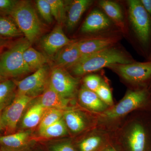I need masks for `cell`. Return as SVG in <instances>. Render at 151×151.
Wrapping results in <instances>:
<instances>
[{"instance_id": "obj_3", "label": "cell", "mask_w": 151, "mask_h": 151, "mask_svg": "<svg viewBox=\"0 0 151 151\" xmlns=\"http://www.w3.org/2000/svg\"><path fill=\"white\" fill-rule=\"evenodd\" d=\"M10 16L30 43L41 34L42 25L29 1H18Z\"/></svg>"}, {"instance_id": "obj_12", "label": "cell", "mask_w": 151, "mask_h": 151, "mask_svg": "<svg viewBox=\"0 0 151 151\" xmlns=\"http://www.w3.org/2000/svg\"><path fill=\"white\" fill-rule=\"evenodd\" d=\"M81 58L78 42L73 41L63 47L54 56L56 67L65 69L72 67Z\"/></svg>"}, {"instance_id": "obj_21", "label": "cell", "mask_w": 151, "mask_h": 151, "mask_svg": "<svg viewBox=\"0 0 151 151\" xmlns=\"http://www.w3.org/2000/svg\"><path fill=\"white\" fill-rule=\"evenodd\" d=\"M32 105L25 113L22 120V127L32 129L39 125L45 109L38 102Z\"/></svg>"}, {"instance_id": "obj_26", "label": "cell", "mask_w": 151, "mask_h": 151, "mask_svg": "<svg viewBox=\"0 0 151 151\" xmlns=\"http://www.w3.org/2000/svg\"><path fill=\"white\" fill-rule=\"evenodd\" d=\"M64 112L58 109L46 108L39 125V133L62 119Z\"/></svg>"}, {"instance_id": "obj_13", "label": "cell", "mask_w": 151, "mask_h": 151, "mask_svg": "<svg viewBox=\"0 0 151 151\" xmlns=\"http://www.w3.org/2000/svg\"><path fill=\"white\" fill-rule=\"evenodd\" d=\"M70 100L60 96L50 87L49 84L41 94L37 102L45 108H53L63 111L71 109L68 107Z\"/></svg>"}, {"instance_id": "obj_39", "label": "cell", "mask_w": 151, "mask_h": 151, "mask_svg": "<svg viewBox=\"0 0 151 151\" xmlns=\"http://www.w3.org/2000/svg\"><path fill=\"white\" fill-rule=\"evenodd\" d=\"M6 79H6L5 78L3 77V76H1L0 75V83H1V82H2L3 81H4V80H6Z\"/></svg>"}, {"instance_id": "obj_25", "label": "cell", "mask_w": 151, "mask_h": 151, "mask_svg": "<svg viewBox=\"0 0 151 151\" xmlns=\"http://www.w3.org/2000/svg\"><path fill=\"white\" fill-rule=\"evenodd\" d=\"M68 129L63 117L59 121L39 133L42 137L50 139L65 136L68 134Z\"/></svg>"}, {"instance_id": "obj_29", "label": "cell", "mask_w": 151, "mask_h": 151, "mask_svg": "<svg viewBox=\"0 0 151 151\" xmlns=\"http://www.w3.org/2000/svg\"><path fill=\"white\" fill-rule=\"evenodd\" d=\"M36 6L39 13L42 19L48 23L52 21L51 8L47 0L36 1Z\"/></svg>"}, {"instance_id": "obj_22", "label": "cell", "mask_w": 151, "mask_h": 151, "mask_svg": "<svg viewBox=\"0 0 151 151\" xmlns=\"http://www.w3.org/2000/svg\"><path fill=\"white\" fill-rule=\"evenodd\" d=\"M26 64L32 71L36 70L46 65L47 58L42 53L30 46L23 53Z\"/></svg>"}, {"instance_id": "obj_18", "label": "cell", "mask_w": 151, "mask_h": 151, "mask_svg": "<svg viewBox=\"0 0 151 151\" xmlns=\"http://www.w3.org/2000/svg\"><path fill=\"white\" fill-rule=\"evenodd\" d=\"M63 119L68 129L74 134L83 132L88 124L86 118L81 112L73 109L64 111Z\"/></svg>"}, {"instance_id": "obj_16", "label": "cell", "mask_w": 151, "mask_h": 151, "mask_svg": "<svg viewBox=\"0 0 151 151\" xmlns=\"http://www.w3.org/2000/svg\"><path fill=\"white\" fill-rule=\"evenodd\" d=\"M115 41L113 38L100 37L78 42L81 58L109 48L114 43Z\"/></svg>"}, {"instance_id": "obj_5", "label": "cell", "mask_w": 151, "mask_h": 151, "mask_svg": "<svg viewBox=\"0 0 151 151\" xmlns=\"http://www.w3.org/2000/svg\"><path fill=\"white\" fill-rule=\"evenodd\" d=\"M149 98L147 89L129 90L118 104L102 113L100 121L103 123H108L121 120L131 112L145 106Z\"/></svg>"}, {"instance_id": "obj_32", "label": "cell", "mask_w": 151, "mask_h": 151, "mask_svg": "<svg viewBox=\"0 0 151 151\" xmlns=\"http://www.w3.org/2000/svg\"><path fill=\"white\" fill-rule=\"evenodd\" d=\"M18 1L0 0V16L10 15Z\"/></svg>"}, {"instance_id": "obj_1", "label": "cell", "mask_w": 151, "mask_h": 151, "mask_svg": "<svg viewBox=\"0 0 151 151\" xmlns=\"http://www.w3.org/2000/svg\"><path fill=\"white\" fill-rule=\"evenodd\" d=\"M110 142L117 151H151V141L145 124L137 119L126 122Z\"/></svg>"}, {"instance_id": "obj_33", "label": "cell", "mask_w": 151, "mask_h": 151, "mask_svg": "<svg viewBox=\"0 0 151 151\" xmlns=\"http://www.w3.org/2000/svg\"><path fill=\"white\" fill-rule=\"evenodd\" d=\"M52 151H76L72 144L69 142H65L57 144L53 146Z\"/></svg>"}, {"instance_id": "obj_23", "label": "cell", "mask_w": 151, "mask_h": 151, "mask_svg": "<svg viewBox=\"0 0 151 151\" xmlns=\"http://www.w3.org/2000/svg\"><path fill=\"white\" fill-rule=\"evenodd\" d=\"M99 5L109 18L112 19L119 26L123 27L124 16L122 8L119 4L110 1H101Z\"/></svg>"}, {"instance_id": "obj_27", "label": "cell", "mask_w": 151, "mask_h": 151, "mask_svg": "<svg viewBox=\"0 0 151 151\" xmlns=\"http://www.w3.org/2000/svg\"><path fill=\"white\" fill-rule=\"evenodd\" d=\"M16 87L13 80L7 79L0 83V105L11 103Z\"/></svg>"}, {"instance_id": "obj_15", "label": "cell", "mask_w": 151, "mask_h": 151, "mask_svg": "<svg viewBox=\"0 0 151 151\" xmlns=\"http://www.w3.org/2000/svg\"><path fill=\"white\" fill-rule=\"evenodd\" d=\"M78 97L79 102L84 108L94 113H103L110 108L95 92L86 89L84 86L78 92Z\"/></svg>"}, {"instance_id": "obj_42", "label": "cell", "mask_w": 151, "mask_h": 151, "mask_svg": "<svg viewBox=\"0 0 151 151\" xmlns=\"http://www.w3.org/2000/svg\"></svg>"}, {"instance_id": "obj_2", "label": "cell", "mask_w": 151, "mask_h": 151, "mask_svg": "<svg viewBox=\"0 0 151 151\" xmlns=\"http://www.w3.org/2000/svg\"><path fill=\"white\" fill-rule=\"evenodd\" d=\"M132 60L117 49L110 47L98 52L81 58L70 68L71 72L78 76L100 70L115 64H129Z\"/></svg>"}, {"instance_id": "obj_30", "label": "cell", "mask_w": 151, "mask_h": 151, "mask_svg": "<svg viewBox=\"0 0 151 151\" xmlns=\"http://www.w3.org/2000/svg\"><path fill=\"white\" fill-rule=\"evenodd\" d=\"M95 93L104 103L109 106H113V97L111 89L106 83L102 81L100 86L96 90Z\"/></svg>"}, {"instance_id": "obj_36", "label": "cell", "mask_w": 151, "mask_h": 151, "mask_svg": "<svg viewBox=\"0 0 151 151\" xmlns=\"http://www.w3.org/2000/svg\"><path fill=\"white\" fill-rule=\"evenodd\" d=\"M101 151H117L115 148L113 147L111 143L109 142L104 147Z\"/></svg>"}, {"instance_id": "obj_35", "label": "cell", "mask_w": 151, "mask_h": 151, "mask_svg": "<svg viewBox=\"0 0 151 151\" xmlns=\"http://www.w3.org/2000/svg\"><path fill=\"white\" fill-rule=\"evenodd\" d=\"M10 103H5V104H2V105H0V131H2V130H4V126L2 123V121L1 115L4 109L6 106H7L9 105Z\"/></svg>"}, {"instance_id": "obj_17", "label": "cell", "mask_w": 151, "mask_h": 151, "mask_svg": "<svg viewBox=\"0 0 151 151\" xmlns=\"http://www.w3.org/2000/svg\"><path fill=\"white\" fill-rule=\"evenodd\" d=\"M92 3V1L89 0H74L71 3L68 7L65 22L68 29L71 30L75 27Z\"/></svg>"}, {"instance_id": "obj_19", "label": "cell", "mask_w": 151, "mask_h": 151, "mask_svg": "<svg viewBox=\"0 0 151 151\" xmlns=\"http://www.w3.org/2000/svg\"><path fill=\"white\" fill-rule=\"evenodd\" d=\"M104 133L94 132L78 144L79 151H101L110 141L106 139Z\"/></svg>"}, {"instance_id": "obj_41", "label": "cell", "mask_w": 151, "mask_h": 151, "mask_svg": "<svg viewBox=\"0 0 151 151\" xmlns=\"http://www.w3.org/2000/svg\"><path fill=\"white\" fill-rule=\"evenodd\" d=\"M0 151H1V149H0Z\"/></svg>"}, {"instance_id": "obj_6", "label": "cell", "mask_w": 151, "mask_h": 151, "mask_svg": "<svg viewBox=\"0 0 151 151\" xmlns=\"http://www.w3.org/2000/svg\"><path fill=\"white\" fill-rule=\"evenodd\" d=\"M129 18L138 40L144 46L150 42L151 35V16L139 0L128 1Z\"/></svg>"}, {"instance_id": "obj_7", "label": "cell", "mask_w": 151, "mask_h": 151, "mask_svg": "<svg viewBox=\"0 0 151 151\" xmlns=\"http://www.w3.org/2000/svg\"><path fill=\"white\" fill-rule=\"evenodd\" d=\"M49 69L46 65L20 81L14 80L17 87V95L35 97L42 94L48 85Z\"/></svg>"}, {"instance_id": "obj_40", "label": "cell", "mask_w": 151, "mask_h": 151, "mask_svg": "<svg viewBox=\"0 0 151 151\" xmlns=\"http://www.w3.org/2000/svg\"><path fill=\"white\" fill-rule=\"evenodd\" d=\"M150 60H151V52L150 55Z\"/></svg>"}, {"instance_id": "obj_10", "label": "cell", "mask_w": 151, "mask_h": 151, "mask_svg": "<svg viewBox=\"0 0 151 151\" xmlns=\"http://www.w3.org/2000/svg\"><path fill=\"white\" fill-rule=\"evenodd\" d=\"M122 78L133 84H141L151 78V60L129 64H115L108 67Z\"/></svg>"}, {"instance_id": "obj_37", "label": "cell", "mask_w": 151, "mask_h": 151, "mask_svg": "<svg viewBox=\"0 0 151 151\" xmlns=\"http://www.w3.org/2000/svg\"><path fill=\"white\" fill-rule=\"evenodd\" d=\"M7 42V40L4 37L0 36V47L6 45Z\"/></svg>"}, {"instance_id": "obj_28", "label": "cell", "mask_w": 151, "mask_h": 151, "mask_svg": "<svg viewBox=\"0 0 151 151\" xmlns=\"http://www.w3.org/2000/svg\"><path fill=\"white\" fill-rule=\"evenodd\" d=\"M51 8L52 17L61 25L66 22V7L64 2L61 0H47Z\"/></svg>"}, {"instance_id": "obj_14", "label": "cell", "mask_w": 151, "mask_h": 151, "mask_svg": "<svg viewBox=\"0 0 151 151\" xmlns=\"http://www.w3.org/2000/svg\"><path fill=\"white\" fill-rule=\"evenodd\" d=\"M111 21L99 10H94L88 15L81 27L84 33H91L106 29L111 25Z\"/></svg>"}, {"instance_id": "obj_9", "label": "cell", "mask_w": 151, "mask_h": 151, "mask_svg": "<svg viewBox=\"0 0 151 151\" xmlns=\"http://www.w3.org/2000/svg\"><path fill=\"white\" fill-rule=\"evenodd\" d=\"M35 97L16 94L12 102L6 106L2 113L4 129L7 133H13L27 106Z\"/></svg>"}, {"instance_id": "obj_34", "label": "cell", "mask_w": 151, "mask_h": 151, "mask_svg": "<svg viewBox=\"0 0 151 151\" xmlns=\"http://www.w3.org/2000/svg\"><path fill=\"white\" fill-rule=\"evenodd\" d=\"M140 2L144 8L151 16V0H141Z\"/></svg>"}, {"instance_id": "obj_38", "label": "cell", "mask_w": 151, "mask_h": 151, "mask_svg": "<svg viewBox=\"0 0 151 151\" xmlns=\"http://www.w3.org/2000/svg\"><path fill=\"white\" fill-rule=\"evenodd\" d=\"M1 149V151H16L15 150L9 148L4 147V146L2 147Z\"/></svg>"}, {"instance_id": "obj_31", "label": "cell", "mask_w": 151, "mask_h": 151, "mask_svg": "<svg viewBox=\"0 0 151 151\" xmlns=\"http://www.w3.org/2000/svg\"><path fill=\"white\" fill-rule=\"evenodd\" d=\"M101 78L98 75L90 74L83 79L84 86L90 91L95 92L102 83Z\"/></svg>"}, {"instance_id": "obj_20", "label": "cell", "mask_w": 151, "mask_h": 151, "mask_svg": "<svg viewBox=\"0 0 151 151\" xmlns=\"http://www.w3.org/2000/svg\"><path fill=\"white\" fill-rule=\"evenodd\" d=\"M30 135V131H26L0 136V144L4 147L16 150L27 145L29 140Z\"/></svg>"}, {"instance_id": "obj_8", "label": "cell", "mask_w": 151, "mask_h": 151, "mask_svg": "<svg viewBox=\"0 0 151 151\" xmlns=\"http://www.w3.org/2000/svg\"><path fill=\"white\" fill-rule=\"evenodd\" d=\"M79 81L65 68L55 67L51 70L49 84L60 96L68 100L73 98L77 92Z\"/></svg>"}, {"instance_id": "obj_4", "label": "cell", "mask_w": 151, "mask_h": 151, "mask_svg": "<svg viewBox=\"0 0 151 151\" xmlns=\"http://www.w3.org/2000/svg\"><path fill=\"white\" fill-rule=\"evenodd\" d=\"M31 45L26 39H22L0 55V75L8 79L31 72L23 58L24 52Z\"/></svg>"}, {"instance_id": "obj_11", "label": "cell", "mask_w": 151, "mask_h": 151, "mask_svg": "<svg viewBox=\"0 0 151 151\" xmlns=\"http://www.w3.org/2000/svg\"><path fill=\"white\" fill-rule=\"evenodd\" d=\"M72 41L66 36L61 25L58 24L40 41L42 48L49 56H54L58 52Z\"/></svg>"}, {"instance_id": "obj_24", "label": "cell", "mask_w": 151, "mask_h": 151, "mask_svg": "<svg viewBox=\"0 0 151 151\" xmlns=\"http://www.w3.org/2000/svg\"><path fill=\"white\" fill-rule=\"evenodd\" d=\"M21 31L12 19L0 16V36L4 37H19Z\"/></svg>"}]
</instances>
